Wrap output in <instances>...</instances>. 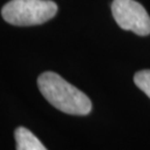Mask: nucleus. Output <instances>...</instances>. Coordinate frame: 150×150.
<instances>
[{
  "instance_id": "obj_2",
  "label": "nucleus",
  "mask_w": 150,
  "mask_h": 150,
  "mask_svg": "<svg viewBox=\"0 0 150 150\" xmlns=\"http://www.w3.org/2000/svg\"><path fill=\"white\" fill-rule=\"evenodd\" d=\"M57 11L58 6L51 0H10L4 6L1 15L10 25L35 26L50 20Z\"/></svg>"
},
{
  "instance_id": "obj_5",
  "label": "nucleus",
  "mask_w": 150,
  "mask_h": 150,
  "mask_svg": "<svg viewBox=\"0 0 150 150\" xmlns=\"http://www.w3.org/2000/svg\"><path fill=\"white\" fill-rule=\"evenodd\" d=\"M134 81L136 86L141 91H144L150 98V70H140L134 74Z\"/></svg>"
},
{
  "instance_id": "obj_3",
  "label": "nucleus",
  "mask_w": 150,
  "mask_h": 150,
  "mask_svg": "<svg viewBox=\"0 0 150 150\" xmlns=\"http://www.w3.org/2000/svg\"><path fill=\"white\" fill-rule=\"evenodd\" d=\"M111 11L118 26L139 36L150 33V17L144 6L134 0H113Z\"/></svg>"
},
{
  "instance_id": "obj_4",
  "label": "nucleus",
  "mask_w": 150,
  "mask_h": 150,
  "mask_svg": "<svg viewBox=\"0 0 150 150\" xmlns=\"http://www.w3.org/2000/svg\"><path fill=\"white\" fill-rule=\"evenodd\" d=\"M17 150H48L29 129L19 127L15 130Z\"/></svg>"
},
{
  "instance_id": "obj_1",
  "label": "nucleus",
  "mask_w": 150,
  "mask_h": 150,
  "mask_svg": "<svg viewBox=\"0 0 150 150\" xmlns=\"http://www.w3.org/2000/svg\"><path fill=\"white\" fill-rule=\"evenodd\" d=\"M38 88L47 101L68 115L87 116L91 111L90 99L58 74L46 71L38 77Z\"/></svg>"
}]
</instances>
